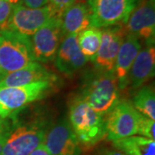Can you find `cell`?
Here are the masks:
<instances>
[{"label": "cell", "mask_w": 155, "mask_h": 155, "mask_svg": "<svg viewBox=\"0 0 155 155\" xmlns=\"http://www.w3.org/2000/svg\"><path fill=\"white\" fill-rule=\"evenodd\" d=\"M0 76H1V70H0Z\"/></svg>", "instance_id": "cell-29"}, {"label": "cell", "mask_w": 155, "mask_h": 155, "mask_svg": "<svg viewBox=\"0 0 155 155\" xmlns=\"http://www.w3.org/2000/svg\"><path fill=\"white\" fill-rule=\"evenodd\" d=\"M140 115L132 103L119 100L104 117L107 139L114 141L136 135Z\"/></svg>", "instance_id": "cell-7"}, {"label": "cell", "mask_w": 155, "mask_h": 155, "mask_svg": "<svg viewBox=\"0 0 155 155\" xmlns=\"http://www.w3.org/2000/svg\"><path fill=\"white\" fill-rule=\"evenodd\" d=\"M80 97L96 112L104 116L120 100L118 80L113 72L97 71L86 79Z\"/></svg>", "instance_id": "cell-2"}, {"label": "cell", "mask_w": 155, "mask_h": 155, "mask_svg": "<svg viewBox=\"0 0 155 155\" xmlns=\"http://www.w3.org/2000/svg\"><path fill=\"white\" fill-rule=\"evenodd\" d=\"M132 104L143 116L155 121V93L152 86H143L135 93Z\"/></svg>", "instance_id": "cell-20"}, {"label": "cell", "mask_w": 155, "mask_h": 155, "mask_svg": "<svg viewBox=\"0 0 155 155\" xmlns=\"http://www.w3.org/2000/svg\"><path fill=\"white\" fill-rule=\"evenodd\" d=\"M43 145L53 155H80L82 148L67 119L61 120L46 133Z\"/></svg>", "instance_id": "cell-11"}, {"label": "cell", "mask_w": 155, "mask_h": 155, "mask_svg": "<svg viewBox=\"0 0 155 155\" xmlns=\"http://www.w3.org/2000/svg\"><path fill=\"white\" fill-rule=\"evenodd\" d=\"M21 4L28 8H41L48 5V0H21Z\"/></svg>", "instance_id": "cell-25"}, {"label": "cell", "mask_w": 155, "mask_h": 155, "mask_svg": "<svg viewBox=\"0 0 155 155\" xmlns=\"http://www.w3.org/2000/svg\"><path fill=\"white\" fill-rule=\"evenodd\" d=\"M112 146L126 155H155L154 140L140 135L114 140Z\"/></svg>", "instance_id": "cell-18"}, {"label": "cell", "mask_w": 155, "mask_h": 155, "mask_svg": "<svg viewBox=\"0 0 155 155\" xmlns=\"http://www.w3.org/2000/svg\"><path fill=\"white\" fill-rule=\"evenodd\" d=\"M46 133L42 122L15 123L1 155H29L44 143Z\"/></svg>", "instance_id": "cell-6"}, {"label": "cell", "mask_w": 155, "mask_h": 155, "mask_svg": "<svg viewBox=\"0 0 155 155\" xmlns=\"http://www.w3.org/2000/svg\"><path fill=\"white\" fill-rule=\"evenodd\" d=\"M69 122L81 148H91L106 137L105 121L80 97H75L69 106Z\"/></svg>", "instance_id": "cell-1"}, {"label": "cell", "mask_w": 155, "mask_h": 155, "mask_svg": "<svg viewBox=\"0 0 155 155\" xmlns=\"http://www.w3.org/2000/svg\"><path fill=\"white\" fill-rule=\"evenodd\" d=\"M29 155H53L49 153V151L45 147L43 144L41 145L36 149H35Z\"/></svg>", "instance_id": "cell-27"}, {"label": "cell", "mask_w": 155, "mask_h": 155, "mask_svg": "<svg viewBox=\"0 0 155 155\" xmlns=\"http://www.w3.org/2000/svg\"><path fill=\"white\" fill-rule=\"evenodd\" d=\"M62 40L61 15L50 18L32 35V47L35 61L49 62L55 58Z\"/></svg>", "instance_id": "cell-9"}, {"label": "cell", "mask_w": 155, "mask_h": 155, "mask_svg": "<svg viewBox=\"0 0 155 155\" xmlns=\"http://www.w3.org/2000/svg\"><path fill=\"white\" fill-rule=\"evenodd\" d=\"M55 82L45 80L18 87L0 88V118L5 119L28 104L43 98Z\"/></svg>", "instance_id": "cell-4"}, {"label": "cell", "mask_w": 155, "mask_h": 155, "mask_svg": "<svg viewBox=\"0 0 155 155\" xmlns=\"http://www.w3.org/2000/svg\"><path fill=\"white\" fill-rule=\"evenodd\" d=\"M54 61L56 68L68 76L75 74L86 65L89 61L78 47L77 35H70L61 40Z\"/></svg>", "instance_id": "cell-13"}, {"label": "cell", "mask_w": 155, "mask_h": 155, "mask_svg": "<svg viewBox=\"0 0 155 155\" xmlns=\"http://www.w3.org/2000/svg\"><path fill=\"white\" fill-rule=\"evenodd\" d=\"M140 49L141 44L136 36L131 34L125 35L116 56L113 72L118 80L120 89L125 88L127 85V74Z\"/></svg>", "instance_id": "cell-15"}, {"label": "cell", "mask_w": 155, "mask_h": 155, "mask_svg": "<svg viewBox=\"0 0 155 155\" xmlns=\"http://www.w3.org/2000/svg\"><path fill=\"white\" fill-rule=\"evenodd\" d=\"M61 32L62 37L78 35L85 28L91 27V10L87 3L78 1L67 7L61 13Z\"/></svg>", "instance_id": "cell-16"}, {"label": "cell", "mask_w": 155, "mask_h": 155, "mask_svg": "<svg viewBox=\"0 0 155 155\" xmlns=\"http://www.w3.org/2000/svg\"><path fill=\"white\" fill-rule=\"evenodd\" d=\"M13 6L8 0H0V31L6 29Z\"/></svg>", "instance_id": "cell-22"}, {"label": "cell", "mask_w": 155, "mask_h": 155, "mask_svg": "<svg viewBox=\"0 0 155 155\" xmlns=\"http://www.w3.org/2000/svg\"><path fill=\"white\" fill-rule=\"evenodd\" d=\"M45 80L56 81L55 75L39 62L35 61L27 67L0 78V88L18 87Z\"/></svg>", "instance_id": "cell-14"}, {"label": "cell", "mask_w": 155, "mask_h": 155, "mask_svg": "<svg viewBox=\"0 0 155 155\" xmlns=\"http://www.w3.org/2000/svg\"><path fill=\"white\" fill-rule=\"evenodd\" d=\"M127 34L142 39L147 47L154 45L155 0H146L134 9L126 22Z\"/></svg>", "instance_id": "cell-12"}, {"label": "cell", "mask_w": 155, "mask_h": 155, "mask_svg": "<svg viewBox=\"0 0 155 155\" xmlns=\"http://www.w3.org/2000/svg\"><path fill=\"white\" fill-rule=\"evenodd\" d=\"M140 0H87L91 27L104 28L124 25Z\"/></svg>", "instance_id": "cell-5"}, {"label": "cell", "mask_w": 155, "mask_h": 155, "mask_svg": "<svg viewBox=\"0 0 155 155\" xmlns=\"http://www.w3.org/2000/svg\"><path fill=\"white\" fill-rule=\"evenodd\" d=\"M14 124H15L14 122H13V124H11V122H9L6 120V118L5 119L0 118V155L7 140V138L12 130Z\"/></svg>", "instance_id": "cell-23"}, {"label": "cell", "mask_w": 155, "mask_h": 155, "mask_svg": "<svg viewBox=\"0 0 155 155\" xmlns=\"http://www.w3.org/2000/svg\"><path fill=\"white\" fill-rule=\"evenodd\" d=\"M155 121L143 115H140L137 134L150 140H155L154 137Z\"/></svg>", "instance_id": "cell-21"}, {"label": "cell", "mask_w": 155, "mask_h": 155, "mask_svg": "<svg viewBox=\"0 0 155 155\" xmlns=\"http://www.w3.org/2000/svg\"><path fill=\"white\" fill-rule=\"evenodd\" d=\"M80 0H48V5L59 14H61L67 9V7L73 5L74 3Z\"/></svg>", "instance_id": "cell-24"}, {"label": "cell", "mask_w": 155, "mask_h": 155, "mask_svg": "<svg viewBox=\"0 0 155 155\" xmlns=\"http://www.w3.org/2000/svg\"><path fill=\"white\" fill-rule=\"evenodd\" d=\"M101 28L89 27L77 35L78 47L88 61H94L101 43Z\"/></svg>", "instance_id": "cell-19"}, {"label": "cell", "mask_w": 155, "mask_h": 155, "mask_svg": "<svg viewBox=\"0 0 155 155\" xmlns=\"http://www.w3.org/2000/svg\"><path fill=\"white\" fill-rule=\"evenodd\" d=\"M8 1L11 3V5H17L21 4V0H8Z\"/></svg>", "instance_id": "cell-28"}, {"label": "cell", "mask_w": 155, "mask_h": 155, "mask_svg": "<svg viewBox=\"0 0 155 155\" xmlns=\"http://www.w3.org/2000/svg\"><path fill=\"white\" fill-rule=\"evenodd\" d=\"M155 49L153 46L140 49L127 74V84L132 89L141 87L154 76Z\"/></svg>", "instance_id": "cell-17"}, {"label": "cell", "mask_w": 155, "mask_h": 155, "mask_svg": "<svg viewBox=\"0 0 155 155\" xmlns=\"http://www.w3.org/2000/svg\"><path fill=\"white\" fill-rule=\"evenodd\" d=\"M97 155H126L123 153L122 152L119 151L117 149H111V148H108V147H104L101 148L98 151Z\"/></svg>", "instance_id": "cell-26"}, {"label": "cell", "mask_w": 155, "mask_h": 155, "mask_svg": "<svg viewBox=\"0 0 155 155\" xmlns=\"http://www.w3.org/2000/svg\"><path fill=\"white\" fill-rule=\"evenodd\" d=\"M57 14L59 13L49 5L41 8H28L19 4L13 6L6 29L31 36Z\"/></svg>", "instance_id": "cell-8"}, {"label": "cell", "mask_w": 155, "mask_h": 155, "mask_svg": "<svg viewBox=\"0 0 155 155\" xmlns=\"http://www.w3.org/2000/svg\"><path fill=\"white\" fill-rule=\"evenodd\" d=\"M35 61L29 36L10 29L0 31V78L27 67Z\"/></svg>", "instance_id": "cell-3"}, {"label": "cell", "mask_w": 155, "mask_h": 155, "mask_svg": "<svg viewBox=\"0 0 155 155\" xmlns=\"http://www.w3.org/2000/svg\"><path fill=\"white\" fill-rule=\"evenodd\" d=\"M122 26L114 25L101 29V43L94 61H92L97 71L114 72L116 56L126 35Z\"/></svg>", "instance_id": "cell-10"}]
</instances>
